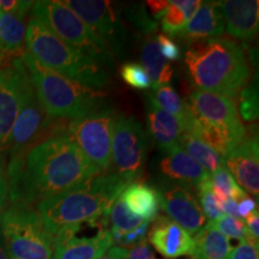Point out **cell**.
<instances>
[{"label":"cell","mask_w":259,"mask_h":259,"mask_svg":"<svg viewBox=\"0 0 259 259\" xmlns=\"http://www.w3.org/2000/svg\"><path fill=\"white\" fill-rule=\"evenodd\" d=\"M101 174L65 135L54 134L11 157L9 197L15 205L50 198Z\"/></svg>","instance_id":"6da1fadb"},{"label":"cell","mask_w":259,"mask_h":259,"mask_svg":"<svg viewBox=\"0 0 259 259\" xmlns=\"http://www.w3.org/2000/svg\"><path fill=\"white\" fill-rule=\"evenodd\" d=\"M130 184L112 173H101L72 189L37 203V212L52 239L84 223L107 222L113 203Z\"/></svg>","instance_id":"7a4b0ae2"},{"label":"cell","mask_w":259,"mask_h":259,"mask_svg":"<svg viewBox=\"0 0 259 259\" xmlns=\"http://www.w3.org/2000/svg\"><path fill=\"white\" fill-rule=\"evenodd\" d=\"M187 76L196 90L234 99L251 78L244 47L228 37L189 44L185 50Z\"/></svg>","instance_id":"3957f363"},{"label":"cell","mask_w":259,"mask_h":259,"mask_svg":"<svg viewBox=\"0 0 259 259\" xmlns=\"http://www.w3.org/2000/svg\"><path fill=\"white\" fill-rule=\"evenodd\" d=\"M38 101L51 119L71 120L85 116L108 105L106 94L83 85L37 63L27 52L22 53Z\"/></svg>","instance_id":"277c9868"},{"label":"cell","mask_w":259,"mask_h":259,"mask_svg":"<svg viewBox=\"0 0 259 259\" xmlns=\"http://www.w3.org/2000/svg\"><path fill=\"white\" fill-rule=\"evenodd\" d=\"M25 47L37 63L83 85L101 89L109 83L107 67L65 44L35 17L27 24Z\"/></svg>","instance_id":"5b68a950"},{"label":"cell","mask_w":259,"mask_h":259,"mask_svg":"<svg viewBox=\"0 0 259 259\" xmlns=\"http://www.w3.org/2000/svg\"><path fill=\"white\" fill-rule=\"evenodd\" d=\"M0 227L9 259L53 258V239L35 210L14 205L0 213Z\"/></svg>","instance_id":"8992f818"},{"label":"cell","mask_w":259,"mask_h":259,"mask_svg":"<svg viewBox=\"0 0 259 259\" xmlns=\"http://www.w3.org/2000/svg\"><path fill=\"white\" fill-rule=\"evenodd\" d=\"M32 17L45 24L60 40L111 70L112 56L97 35L63 2H34Z\"/></svg>","instance_id":"52a82bcc"},{"label":"cell","mask_w":259,"mask_h":259,"mask_svg":"<svg viewBox=\"0 0 259 259\" xmlns=\"http://www.w3.org/2000/svg\"><path fill=\"white\" fill-rule=\"evenodd\" d=\"M116 113L109 106L85 116L56 126L54 134L65 135L82 151L94 167L108 173Z\"/></svg>","instance_id":"ba28073f"},{"label":"cell","mask_w":259,"mask_h":259,"mask_svg":"<svg viewBox=\"0 0 259 259\" xmlns=\"http://www.w3.org/2000/svg\"><path fill=\"white\" fill-rule=\"evenodd\" d=\"M147 153L148 137L142 125L132 116L116 115L108 173L127 184L136 183L143 173Z\"/></svg>","instance_id":"9c48e42d"},{"label":"cell","mask_w":259,"mask_h":259,"mask_svg":"<svg viewBox=\"0 0 259 259\" xmlns=\"http://www.w3.org/2000/svg\"><path fill=\"white\" fill-rule=\"evenodd\" d=\"M22 56V54H21ZM0 64V153L8 149L16 119L32 84L22 57Z\"/></svg>","instance_id":"30bf717a"},{"label":"cell","mask_w":259,"mask_h":259,"mask_svg":"<svg viewBox=\"0 0 259 259\" xmlns=\"http://www.w3.org/2000/svg\"><path fill=\"white\" fill-rule=\"evenodd\" d=\"M65 5L97 35L111 56L119 54L125 46V30L111 2L107 0H66Z\"/></svg>","instance_id":"8fae6325"},{"label":"cell","mask_w":259,"mask_h":259,"mask_svg":"<svg viewBox=\"0 0 259 259\" xmlns=\"http://www.w3.org/2000/svg\"><path fill=\"white\" fill-rule=\"evenodd\" d=\"M160 208L189 234H197L206 225L196 193L192 187L176 183H162L157 190Z\"/></svg>","instance_id":"7c38bea8"},{"label":"cell","mask_w":259,"mask_h":259,"mask_svg":"<svg viewBox=\"0 0 259 259\" xmlns=\"http://www.w3.org/2000/svg\"><path fill=\"white\" fill-rule=\"evenodd\" d=\"M186 105L192 114L200 120L225 128L241 139L245 137L246 128L233 99L194 89L190 94Z\"/></svg>","instance_id":"4fadbf2b"},{"label":"cell","mask_w":259,"mask_h":259,"mask_svg":"<svg viewBox=\"0 0 259 259\" xmlns=\"http://www.w3.org/2000/svg\"><path fill=\"white\" fill-rule=\"evenodd\" d=\"M52 121L53 119L47 115L32 87L31 92L28 94L22 106L10 136L8 149L11 153V157L24 153L27 149L34 145L35 141L50 128Z\"/></svg>","instance_id":"5bb4252c"},{"label":"cell","mask_w":259,"mask_h":259,"mask_svg":"<svg viewBox=\"0 0 259 259\" xmlns=\"http://www.w3.org/2000/svg\"><path fill=\"white\" fill-rule=\"evenodd\" d=\"M79 229H66L54 236V259H99L114 244L106 226H102L94 236H77Z\"/></svg>","instance_id":"9a60e30c"},{"label":"cell","mask_w":259,"mask_h":259,"mask_svg":"<svg viewBox=\"0 0 259 259\" xmlns=\"http://www.w3.org/2000/svg\"><path fill=\"white\" fill-rule=\"evenodd\" d=\"M226 168L236 184L258 197L259 194V150L257 134L252 131L225 157Z\"/></svg>","instance_id":"2e32d148"},{"label":"cell","mask_w":259,"mask_h":259,"mask_svg":"<svg viewBox=\"0 0 259 259\" xmlns=\"http://www.w3.org/2000/svg\"><path fill=\"white\" fill-rule=\"evenodd\" d=\"M225 29L241 41H253L259 28L258 0H226L220 2Z\"/></svg>","instance_id":"e0dca14e"},{"label":"cell","mask_w":259,"mask_h":259,"mask_svg":"<svg viewBox=\"0 0 259 259\" xmlns=\"http://www.w3.org/2000/svg\"><path fill=\"white\" fill-rule=\"evenodd\" d=\"M149 241L154 248L166 259H177L191 253L193 238L178 223L164 216L154 220L149 233Z\"/></svg>","instance_id":"ac0fdd59"},{"label":"cell","mask_w":259,"mask_h":259,"mask_svg":"<svg viewBox=\"0 0 259 259\" xmlns=\"http://www.w3.org/2000/svg\"><path fill=\"white\" fill-rule=\"evenodd\" d=\"M157 169L163 181L162 183H176L196 190L202 181L208 179L210 174L190 156L189 154L177 147L158 161Z\"/></svg>","instance_id":"d6986e66"},{"label":"cell","mask_w":259,"mask_h":259,"mask_svg":"<svg viewBox=\"0 0 259 259\" xmlns=\"http://www.w3.org/2000/svg\"><path fill=\"white\" fill-rule=\"evenodd\" d=\"M225 30L220 2H202L178 36L189 45L200 40L222 37Z\"/></svg>","instance_id":"ffe728a7"},{"label":"cell","mask_w":259,"mask_h":259,"mask_svg":"<svg viewBox=\"0 0 259 259\" xmlns=\"http://www.w3.org/2000/svg\"><path fill=\"white\" fill-rule=\"evenodd\" d=\"M147 124L149 135L162 153H169L170 150L179 147V141L181 135L184 134V127L176 116L148 105Z\"/></svg>","instance_id":"44dd1931"},{"label":"cell","mask_w":259,"mask_h":259,"mask_svg":"<svg viewBox=\"0 0 259 259\" xmlns=\"http://www.w3.org/2000/svg\"><path fill=\"white\" fill-rule=\"evenodd\" d=\"M126 208L145 221H154L160 209V197L155 187L144 183H132L120 194Z\"/></svg>","instance_id":"7402d4cb"},{"label":"cell","mask_w":259,"mask_h":259,"mask_svg":"<svg viewBox=\"0 0 259 259\" xmlns=\"http://www.w3.org/2000/svg\"><path fill=\"white\" fill-rule=\"evenodd\" d=\"M194 235L191 259H228L232 251L231 242L215 228L212 222H206Z\"/></svg>","instance_id":"603a6c76"},{"label":"cell","mask_w":259,"mask_h":259,"mask_svg":"<svg viewBox=\"0 0 259 259\" xmlns=\"http://www.w3.org/2000/svg\"><path fill=\"white\" fill-rule=\"evenodd\" d=\"M141 65L151 80V88L167 85L171 80L174 70L158 51L156 38L148 37L141 50Z\"/></svg>","instance_id":"cb8c5ba5"},{"label":"cell","mask_w":259,"mask_h":259,"mask_svg":"<svg viewBox=\"0 0 259 259\" xmlns=\"http://www.w3.org/2000/svg\"><path fill=\"white\" fill-rule=\"evenodd\" d=\"M27 14L0 12V54L23 53Z\"/></svg>","instance_id":"d4e9b609"},{"label":"cell","mask_w":259,"mask_h":259,"mask_svg":"<svg viewBox=\"0 0 259 259\" xmlns=\"http://www.w3.org/2000/svg\"><path fill=\"white\" fill-rule=\"evenodd\" d=\"M149 105L155 108L161 109V111L168 113V114L176 116L183 124L184 132L186 131L191 119H192V113L187 107L186 102L179 96L176 89L170 85H161L157 88H153V92L148 96Z\"/></svg>","instance_id":"484cf974"},{"label":"cell","mask_w":259,"mask_h":259,"mask_svg":"<svg viewBox=\"0 0 259 259\" xmlns=\"http://www.w3.org/2000/svg\"><path fill=\"white\" fill-rule=\"evenodd\" d=\"M200 3V0H168L167 9L160 17L164 35L168 37L178 36L199 8Z\"/></svg>","instance_id":"4316f807"},{"label":"cell","mask_w":259,"mask_h":259,"mask_svg":"<svg viewBox=\"0 0 259 259\" xmlns=\"http://www.w3.org/2000/svg\"><path fill=\"white\" fill-rule=\"evenodd\" d=\"M179 145L208 174H212L220 167L225 166V160L221 155L193 135L184 132L180 137Z\"/></svg>","instance_id":"83f0119b"},{"label":"cell","mask_w":259,"mask_h":259,"mask_svg":"<svg viewBox=\"0 0 259 259\" xmlns=\"http://www.w3.org/2000/svg\"><path fill=\"white\" fill-rule=\"evenodd\" d=\"M210 185L216 203L225 202V200L232 198L241 200L247 197V193L236 184V181L226 166L220 167L218 170L210 174Z\"/></svg>","instance_id":"f1b7e54d"},{"label":"cell","mask_w":259,"mask_h":259,"mask_svg":"<svg viewBox=\"0 0 259 259\" xmlns=\"http://www.w3.org/2000/svg\"><path fill=\"white\" fill-rule=\"evenodd\" d=\"M107 221L111 222V231H114L124 236L127 233L137 229L142 223L145 222V220L130 212V210L126 208L124 200L121 199V197H119L109 209Z\"/></svg>","instance_id":"f546056e"},{"label":"cell","mask_w":259,"mask_h":259,"mask_svg":"<svg viewBox=\"0 0 259 259\" xmlns=\"http://www.w3.org/2000/svg\"><path fill=\"white\" fill-rule=\"evenodd\" d=\"M120 74L124 82L132 88L141 90L151 88L150 77L141 63H135V61L125 63L120 69Z\"/></svg>","instance_id":"4dcf8cb0"},{"label":"cell","mask_w":259,"mask_h":259,"mask_svg":"<svg viewBox=\"0 0 259 259\" xmlns=\"http://www.w3.org/2000/svg\"><path fill=\"white\" fill-rule=\"evenodd\" d=\"M240 95V114L246 121H254L258 118V82L257 79L247 84Z\"/></svg>","instance_id":"1f68e13d"},{"label":"cell","mask_w":259,"mask_h":259,"mask_svg":"<svg viewBox=\"0 0 259 259\" xmlns=\"http://www.w3.org/2000/svg\"><path fill=\"white\" fill-rule=\"evenodd\" d=\"M196 191L198 192L199 197V205L203 210V213L205 215L206 219H209L210 221L213 222L216 220L221 218L223 213L221 210L219 209L218 203H216L215 198H213V194L211 191V185H210V177L208 179H205L196 187Z\"/></svg>","instance_id":"d6a6232c"},{"label":"cell","mask_w":259,"mask_h":259,"mask_svg":"<svg viewBox=\"0 0 259 259\" xmlns=\"http://www.w3.org/2000/svg\"><path fill=\"white\" fill-rule=\"evenodd\" d=\"M211 222V221H210ZM215 228L228 239H238V240H245L248 235L246 229L245 222L240 219H234L231 216L222 215L221 218L212 222Z\"/></svg>","instance_id":"836d02e7"},{"label":"cell","mask_w":259,"mask_h":259,"mask_svg":"<svg viewBox=\"0 0 259 259\" xmlns=\"http://www.w3.org/2000/svg\"><path fill=\"white\" fill-rule=\"evenodd\" d=\"M258 240L247 236L235 248H232L228 259H259Z\"/></svg>","instance_id":"e575fe53"},{"label":"cell","mask_w":259,"mask_h":259,"mask_svg":"<svg viewBox=\"0 0 259 259\" xmlns=\"http://www.w3.org/2000/svg\"><path fill=\"white\" fill-rule=\"evenodd\" d=\"M128 18L131 19L132 23L137 25L141 30L145 31L147 34H150V32L157 29L156 22L153 21L150 17H148V14L143 5H136L130 10Z\"/></svg>","instance_id":"d590c367"},{"label":"cell","mask_w":259,"mask_h":259,"mask_svg":"<svg viewBox=\"0 0 259 259\" xmlns=\"http://www.w3.org/2000/svg\"><path fill=\"white\" fill-rule=\"evenodd\" d=\"M158 46V51L167 61H178L181 58V52L178 45L164 34H158L155 36Z\"/></svg>","instance_id":"8d00e7d4"},{"label":"cell","mask_w":259,"mask_h":259,"mask_svg":"<svg viewBox=\"0 0 259 259\" xmlns=\"http://www.w3.org/2000/svg\"><path fill=\"white\" fill-rule=\"evenodd\" d=\"M34 2L23 0H0V12L3 14H28Z\"/></svg>","instance_id":"74e56055"},{"label":"cell","mask_w":259,"mask_h":259,"mask_svg":"<svg viewBox=\"0 0 259 259\" xmlns=\"http://www.w3.org/2000/svg\"><path fill=\"white\" fill-rule=\"evenodd\" d=\"M128 259H157L151 251L147 239L139 241L138 244L131 246L128 250Z\"/></svg>","instance_id":"f35d334b"},{"label":"cell","mask_w":259,"mask_h":259,"mask_svg":"<svg viewBox=\"0 0 259 259\" xmlns=\"http://www.w3.org/2000/svg\"><path fill=\"white\" fill-rule=\"evenodd\" d=\"M9 202V181L4 168L0 166V213L4 211Z\"/></svg>","instance_id":"ab89813d"},{"label":"cell","mask_w":259,"mask_h":259,"mask_svg":"<svg viewBox=\"0 0 259 259\" xmlns=\"http://www.w3.org/2000/svg\"><path fill=\"white\" fill-rule=\"evenodd\" d=\"M246 220V229H247L248 235L251 238H253L254 240H258L259 239V212L258 210L251 212L247 218H245Z\"/></svg>","instance_id":"60d3db41"},{"label":"cell","mask_w":259,"mask_h":259,"mask_svg":"<svg viewBox=\"0 0 259 259\" xmlns=\"http://www.w3.org/2000/svg\"><path fill=\"white\" fill-rule=\"evenodd\" d=\"M258 210L257 206V202L251 197H246V198L241 199L240 202L238 203V213H239V218H247L251 212L255 211Z\"/></svg>","instance_id":"b9f144b4"},{"label":"cell","mask_w":259,"mask_h":259,"mask_svg":"<svg viewBox=\"0 0 259 259\" xmlns=\"http://www.w3.org/2000/svg\"><path fill=\"white\" fill-rule=\"evenodd\" d=\"M145 4H147L150 14L153 15L155 18L160 19L162 14L164 12V10L167 9L168 0H149Z\"/></svg>","instance_id":"7bdbcfd3"},{"label":"cell","mask_w":259,"mask_h":259,"mask_svg":"<svg viewBox=\"0 0 259 259\" xmlns=\"http://www.w3.org/2000/svg\"><path fill=\"white\" fill-rule=\"evenodd\" d=\"M99 259H128V250L120 246H114Z\"/></svg>","instance_id":"ee69618b"},{"label":"cell","mask_w":259,"mask_h":259,"mask_svg":"<svg viewBox=\"0 0 259 259\" xmlns=\"http://www.w3.org/2000/svg\"><path fill=\"white\" fill-rule=\"evenodd\" d=\"M0 259H9L8 252H6V248H5L4 239H3V234H2V227H0Z\"/></svg>","instance_id":"f6af8a7d"},{"label":"cell","mask_w":259,"mask_h":259,"mask_svg":"<svg viewBox=\"0 0 259 259\" xmlns=\"http://www.w3.org/2000/svg\"><path fill=\"white\" fill-rule=\"evenodd\" d=\"M3 59H4V57H3V54H0V64H2Z\"/></svg>","instance_id":"bcb514c9"}]
</instances>
